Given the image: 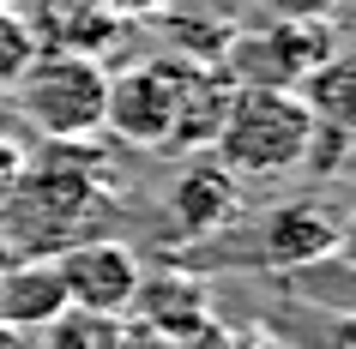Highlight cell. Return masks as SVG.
<instances>
[{
  "label": "cell",
  "mask_w": 356,
  "mask_h": 349,
  "mask_svg": "<svg viewBox=\"0 0 356 349\" xmlns=\"http://www.w3.org/2000/svg\"><path fill=\"white\" fill-rule=\"evenodd\" d=\"M19 96V114L49 139H91L103 133V96H109V73L97 55H79V49H37V60L19 73L13 85Z\"/></svg>",
  "instance_id": "2"
},
{
  "label": "cell",
  "mask_w": 356,
  "mask_h": 349,
  "mask_svg": "<svg viewBox=\"0 0 356 349\" xmlns=\"http://www.w3.org/2000/svg\"><path fill=\"white\" fill-rule=\"evenodd\" d=\"M31 60H37V24L19 6H0V91H13Z\"/></svg>",
  "instance_id": "13"
},
{
  "label": "cell",
  "mask_w": 356,
  "mask_h": 349,
  "mask_svg": "<svg viewBox=\"0 0 356 349\" xmlns=\"http://www.w3.org/2000/svg\"><path fill=\"white\" fill-rule=\"evenodd\" d=\"M127 313H139L145 331H157V337H206L211 331V295L193 277H163V283L139 277V295Z\"/></svg>",
  "instance_id": "10"
},
{
  "label": "cell",
  "mask_w": 356,
  "mask_h": 349,
  "mask_svg": "<svg viewBox=\"0 0 356 349\" xmlns=\"http://www.w3.org/2000/svg\"><path fill=\"white\" fill-rule=\"evenodd\" d=\"M0 349H31V343H24V331H13V325H0Z\"/></svg>",
  "instance_id": "17"
},
{
  "label": "cell",
  "mask_w": 356,
  "mask_h": 349,
  "mask_svg": "<svg viewBox=\"0 0 356 349\" xmlns=\"http://www.w3.org/2000/svg\"><path fill=\"white\" fill-rule=\"evenodd\" d=\"M85 6H97V12H109V19H157V12H163L169 0H85Z\"/></svg>",
  "instance_id": "15"
},
{
  "label": "cell",
  "mask_w": 356,
  "mask_h": 349,
  "mask_svg": "<svg viewBox=\"0 0 356 349\" xmlns=\"http://www.w3.org/2000/svg\"><path fill=\"white\" fill-rule=\"evenodd\" d=\"M266 19H332L344 0H254Z\"/></svg>",
  "instance_id": "14"
},
{
  "label": "cell",
  "mask_w": 356,
  "mask_h": 349,
  "mask_svg": "<svg viewBox=\"0 0 356 349\" xmlns=\"http://www.w3.org/2000/svg\"><path fill=\"white\" fill-rule=\"evenodd\" d=\"M19 169H24V151L13 145V139H0V199L13 193V181H19Z\"/></svg>",
  "instance_id": "16"
},
{
  "label": "cell",
  "mask_w": 356,
  "mask_h": 349,
  "mask_svg": "<svg viewBox=\"0 0 356 349\" xmlns=\"http://www.w3.org/2000/svg\"><path fill=\"white\" fill-rule=\"evenodd\" d=\"M320 114L296 91H272V85H236L224 109V127L211 139V157L236 175V181H260V175H290L308 157Z\"/></svg>",
  "instance_id": "1"
},
{
  "label": "cell",
  "mask_w": 356,
  "mask_h": 349,
  "mask_svg": "<svg viewBox=\"0 0 356 349\" xmlns=\"http://www.w3.org/2000/svg\"><path fill=\"white\" fill-rule=\"evenodd\" d=\"M42 349H127V319L115 313H85V307H60L42 325Z\"/></svg>",
  "instance_id": "11"
},
{
  "label": "cell",
  "mask_w": 356,
  "mask_h": 349,
  "mask_svg": "<svg viewBox=\"0 0 356 349\" xmlns=\"http://www.w3.org/2000/svg\"><path fill=\"white\" fill-rule=\"evenodd\" d=\"M181 73H188L181 55H157V60H139V67H127V73H115L109 96H103V133L127 139V145H145V151L169 145Z\"/></svg>",
  "instance_id": "4"
},
{
  "label": "cell",
  "mask_w": 356,
  "mask_h": 349,
  "mask_svg": "<svg viewBox=\"0 0 356 349\" xmlns=\"http://www.w3.org/2000/svg\"><path fill=\"white\" fill-rule=\"evenodd\" d=\"M236 199H242V181L211 151H200V163H188L169 187V223H175V235H211L218 223H229Z\"/></svg>",
  "instance_id": "7"
},
{
  "label": "cell",
  "mask_w": 356,
  "mask_h": 349,
  "mask_svg": "<svg viewBox=\"0 0 356 349\" xmlns=\"http://www.w3.org/2000/svg\"><path fill=\"white\" fill-rule=\"evenodd\" d=\"M6 259H19V253H13V247H6V235H0V265H6Z\"/></svg>",
  "instance_id": "18"
},
{
  "label": "cell",
  "mask_w": 356,
  "mask_h": 349,
  "mask_svg": "<svg viewBox=\"0 0 356 349\" xmlns=\"http://www.w3.org/2000/svg\"><path fill=\"white\" fill-rule=\"evenodd\" d=\"M338 55L332 19H260L224 42V73L236 85H272V91H296L320 60Z\"/></svg>",
  "instance_id": "3"
},
{
  "label": "cell",
  "mask_w": 356,
  "mask_h": 349,
  "mask_svg": "<svg viewBox=\"0 0 356 349\" xmlns=\"http://www.w3.org/2000/svg\"><path fill=\"white\" fill-rule=\"evenodd\" d=\"M55 259V277L60 289H67V307H85V313H115V319H127L133 295H139V253H133L127 241L115 235H85L73 247H60Z\"/></svg>",
  "instance_id": "5"
},
{
  "label": "cell",
  "mask_w": 356,
  "mask_h": 349,
  "mask_svg": "<svg viewBox=\"0 0 356 349\" xmlns=\"http://www.w3.org/2000/svg\"><path fill=\"white\" fill-rule=\"evenodd\" d=\"M229 91H236V78L218 73V67H200L188 60V73H181V96H175V127H169V151H211L218 127H224V109H229Z\"/></svg>",
  "instance_id": "8"
},
{
  "label": "cell",
  "mask_w": 356,
  "mask_h": 349,
  "mask_svg": "<svg viewBox=\"0 0 356 349\" xmlns=\"http://www.w3.org/2000/svg\"><path fill=\"white\" fill-rule=\"evenodd\" d=\"M302 85H308V96H302V103H308L320 121H344V127H350V60H344V55L320 60Z\"/></svg>",
  "instance_id": "12"
},
{
  "label": "cell",
  "mask_w": 356,
  "mask_h": 349,
  "mask_svg": "<svg viewBox=\"0 0 356 349\" xmlns=\"http://www.w3.org/2000/svg\"><path fill=\"white\" fill-rule=\"evenodd\" d=\"M338 247H344V223H338L320 199H284V205H272L266 223H260L266 265H284V271L320 265V259H332Z\"/></svg>",
  "instance_id": "6"
},
{
  "label": "cell",
  "mask_w": 356,
  "mask_h": 349,
  "mask_svg": "<svg viewBox=\"0 0 356 349\" xmlns=\"http://www.w3.org/2000/svg\"><path fill=\"white\" fill-rule=\"evenodd\" d=\"M0 6H19V0H0Z\"/></svg>",
  "instance_id": "19"
},
{
  "label": "cell",
  "mask_w": 356,
  "mask_h": 349,
  "mask_svg": "<svg viewBox=\"0 0 356 349\" xmlns=\"http://www.w3.org/2000/svg\"><path fill=\"white\" fill-rule=\"evenodd\" d=\"M67 307V289L55 277V259H6L0 265V325L42 331Z\"/></svg>",
  "instance_id": "9"
}]
</instances>
